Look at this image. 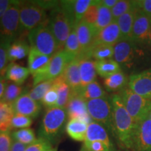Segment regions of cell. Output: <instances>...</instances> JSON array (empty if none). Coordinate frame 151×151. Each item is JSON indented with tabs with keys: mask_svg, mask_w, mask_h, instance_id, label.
Instances as JSON below:
<instances>
[{
	"mask_svg": "<svg viewBox=\"0 0 151 151\" xmlns=\"http://www.w3.org/2000/svg\"><path fill=\"white\" fill-rule=\"evenodd\" d=\"M110 99L112 106L113 135L120 148L132 150L136 122L126 110L118 93L113 94Z\"/></svg>",
	"mask_w": 151,
	"mask_h": 151,
	"instance_id": "6da1fadb",
	"label": "cell"
},
{
	"mask_svg": "<svg viewBox=\"0 0 151 151\" xmlns=\"http://www.w3.org/2000/svg\"><path fill=\"white\" fill-rule=\"evenodd\" d=\"M67 111L59 107L47 109L39 131V137L52 144L60 137L65 129Z\"/></svg>",
	"mask_w": 151,
	"mask_h": 151,
	"instance_id": "7a4b0ae2",
	"label": "cell"
},
{
	"mask_svg": "<svg viewBox=\"0 0 151 151\" xmlns=\"http://www.w3.org/2000/svg\"><path fill=\"white\" fill-rule=\"evenodd\" d=\"M48 27L55 38L60 50H64L68 37L76 27L70 17L60 5L50 11L48 16Z\"/></svg>",
	"mask_w": 151,
	"mask_h": 151,
	"instance_id": "3957f363",
	"label": "cell"
},
{
	"mask_svg": "<svg viewBox=\"0 0 151 151\" xmlns=\"http://www.w3.org/2000/svg\"><path fill=\"white\" fill-rule=\"evenodd\" d=\"M30 47L45 55L52 58L60 51L55 38L48 27L43 24L29 32L27 35Z\"/></svg>",
	"mask_w": 151,
	"mask_h": 151,
	"instance_id": "277c9868",
	"label": "cell"
},
{
	"mask_svg": "<svg viewBox=\"0 0 151 151\" xmlns=\"http://www.w3.org/2000/svg\"><path fill=\"white\" fill-rule=\"evenodd\" d=\"M126 110L136 123L148 116L151 111V100L141 97L129 88L119 92Z\"/></svg>",
	"mask_w": 151,
	"mask_h": 151,
	"instance_id": "5b68a950",
	"label": "cell"
},
{
	"mask_svg": "<svg viewBox=\"0 0 151 151\" xmlns=\"http://www.w3.org/2000/svg\"><path fill=\"white\" fill-rule=\"evenodd\" d=\"M20 22L21 31L30 32L43 24H48L46 10L32 1H21L20 7Z\"/></svg>",
	"mask_w": 151,
	"mask_h": 151,
	"instance_id": "8992f818",
	"label": "cell"
},
{
	"mask_svg": "<svg viewBox=\"0 0 151 151\" xmlns=\"http://www.w3.org/2000/svg\"><path fill=\"white\" fill-rule=\"evenodd\" d=\"M20 1H13L0 20V37L12 43L20 34Z\"/></svg>",
	"mask_w": 151,
	"mask_h": 151,
	"instance_id": "52a82bcc",
	"label": "cell"
},
{
	"mask_svg": "<svg viewBox=\"0 0 151 151\" xmlns=\"http://www.w3.org/2000/svg\"><path fill=\"white\" fill-rule=\"evenodd\" d=\"M86 104L92 120L101 124L113 135L112 106L110 98L106 97L88 100Z\"/></svg>",
	"mask_w": 151,
	"mask_h": 151,
	"instance_id": "ba28073f",
	"label": "cell"
},
{
	"mask_svg": "<svg viewBox=\"0 0 151 151\" xmlns=\"http://www.w3.org/2000/svg\"><path fill=\"white\" fill-rule=\"evenodd\" d=\"M71 61L64 50H60L51 58L46 71L42 74L33 76L34 86L48 80H54L61 76L67 65Z\"/></svg>",
	"mask_w": 151,
	"mask_h": 151,
	"instance_id": "9c48e42d",
	"label": "cell"
},
{
	"mask_svg": "<svg viewBox=\"0 0 151 151\" xmlns=\"http://www.w3.org/2000/svg\"><path fill=\"white\" fill-rule=\"evenodd\" d=\"M132 151H151V119L146 117L136 123Z\"/></svg>",
	"mask_w": 151,
	"mask_h": 151,
	"instance_id": "30bf717a",
	"label": "cell"
},
{
	"mask_svg": "<svg viewBox=\"0 0 151 151\" xmlns=\"http://www.w3.org/2000/svg\"><path fill=\"white\" fill-rule=\"evenodd\" d=\"M132 39L136 43H151V17L139 9L136 12Z\"/></svg>",
	"mask_w": 151,
	"mask_h": 151,
	"instance_id": "8fae6325",
	"label": "cell"
},
{
	"mask_svg": "<svg viewBox=\"0 0 151 151\" xmlns=\"http://www.w3.org/2000/svg\"><path fill=\"white\" fill-rule=\"evenodd\" d=\"M65 109L69 120H80L88 124L92 122L88 113L86 101L78 92H71L70 99Z\"/></svg>",
	"mask_w": 151,
	"mask_h": 151,
	"instance_id": "7c38bea8",
	"label": "cell"
},
{
	"mask_svg": "<svg viewBox=\"0 0 151 151\" xmlns=\"http://www.w3.org/2000/svg\"><path fill=\"white\" fill-rule=\"evenodd\" d=\"M128 88L141 97L151 100V69L132 74L129 77Z\"/></svg>",
	"mask_w": 151,
	"mask_h": 151,
	"instance_id": "4fadbf2b",
	"label": "cell"
},
{
	"mask_svg": "<svg viewBox=\"0 0 151 151\" xmlns=\"http://www.w3.org/2000/svg\"><path fill=\"white\" fill-rule=\"evenodd\" d=\"M93 1L91 0H69L60 1V6L70 17L75 27L83 18L84 15Z\"/></svg>",
	"mask_w": 151,
	"mask_h": 151,
	"instance_id": "5bb4252c",
	"label": "cell"
},
{
	"mask_svg": "<svg viewBox=\"0 0 151 151\" xmlns=\"http://www.w3.org/2000/svg\"><path fill=\"white\" fill-rule=\"evenodd\" d=\"M76 29L81 48V52L78 58H88V52L92 47L95 37L94 30L92 26L83 20L79 22L76 27Z\"/></svg>",
	"mask_w": 151,
	"mask_h": 151,
	"instance_id": "9a60e30c",
	"label": "cell"
},
{
	"mask_svg": "<svg viewBox=\"0 0 151 151\" xmlns=\"http://www.w3.org/2000/svg\"><path fill=\"white\" fill-rule=\"evenodd\" d=\"M15 113L36 118L41 111V103L32 99L28 93H23L12 104Z\"/></svg>",
	"mask_w": 151,
	"mask_h": 151,
	"instance_id": "2e32d148",
	"label": "cell"
},
{
	"mask_svg": "<svg viewBox=\"0 0 151 151\" xmlns=\"http://www.w3.org/2000/svg\"><path fill=\"white\" fill-rule=\"evenodd\" d=\"M113 48V60L120 65H127L131 63L137 52L136 43L132 40L120 39L116 44L114 45Z\"/></svg>",
	"mask_w": 151,
	"mask_h": 151,
	"instance_id": "e0dca14e",
	"label": "cell"
},
{
	"mask_svg": "<svg viewBox=\"0 0 151 151\" xmlns=\"http://www.w3.org/2000/svg\"><path fill=\"white\" fill-rule=\"evenodd\" d=\"M50 60V57L41 53L35 48H30L28 55V69L30 73L32 74V76L42 74L48 67Z\"/></svg>",
	"mask_w": 151,
	"mask_h": 151,
	"instance_id": "ac0fdd59",
	"label": "cell"
},
{
	"mask_svg": "<svg viewBox=\"0 0 151 151\" xmlns=\"http://www.w3.org/2000/svg\"><path fill=\"white\" fill-rule=\"evenodd\" d=\"M120 39L121 35L118 24L116 21H113L96 35L92 46L98 44L114 46Z\"/></svg>",
	"mask_w": 151,
	"mask_h": 151,
	"instance_id": "d6986e66",
	"label": "cell"
},
{
	"mask_svg": "<svg viewBox=\"0 0 151 151\" xmlns=\"http://www.w3.org/2000/svg\"><path fill=\"white\" fill-rule=\"evenodd\" d=\"M62 75L65 77L66 82L70 87L71 92L79 93L82 88H81L79 60L78 58L71 60L68 64Z\"/></svg>",
	"mask_w": 151,
	"mask_h": 151,
	"instance_id": "ffe728a7",
	"label": "cell"
},
{
	"mask_svg": "<svg viewBox=\"0 0 151 151\" xmlns=\"http://www.w3.org/2000/svg\"><path fill=\"white\" fill-rule=\"evenodd\" d=\"M85 141H101L109 148L115 149L106 129L101 124L94 121L88 124Z\"/></svg>",
	"mask_w": 151,
	"mask_h": 151,
	"instance_id": "44dd1931",
	"label": "cell"
},
{
	"mask_svg": "<svg viewBox=\"0 0 151 151\" xmlns=\"http://www.w3.org/2000/svg\"><path fill=\"white\" fill-rule=\"evenodd\" d=\"M78 60L81 88H83L91 83L96 81L97 73L96 70L95 61H93L91 58H82Z\"/></svg>",
	"mask_w": 151,
	"mask_h": 151,
	"instance_id": "7402d4cb",
	"label": "cell"
},
{
	"mask_svg": "<svg viewBox=\"0 0 151 151\" xmlns=\"http://www.w3.org/2000/svg\"><path fill=\"white\" fill-rule=\"evenodd\" d=\"M29 73L28 68L20 66L16 62H11L7 67L5 78L18 86H21L28 78Z\"/></svg>",
	"mask_w": 151,
	"mask_h": 151,
	"instance_id": "603a6c76",
	"label": "cell"
},
{
	"mask_svg": "<svg viewBox=\"0 0 151 151\" xmlns=\"http://www.w3.org/2000/svg\"><path fill=\"white\" fill-rule=\"evenodd\" d=\"M53 86L55 87L58 92V99L55 107L66 109L71 94V90L67 83L66 82L63 75L53 80Z\"/></svg>",
	"mask_w": 151,
	"mask_h": 151,
	"instance_id": "cb8c5ba5",
	"label": "cell"
},
{
	"mask_svg": "<svg viewBox=\"0 0 151 151\" xmlns=\"http://www.w3.org/2000/svg\"><path fill=\"white\" fill-rule=\"evenodd\" d=\"M88 124L80 120H69L66 124L65 129L67 134L73 140L85 141Z\"/></svg>",
	"mask_w": 151,
	"mask_h": 151,
	"instance_id": "d4e9b609",
	"label": "cell"
},
{
	"mask_svg": "<svg viewBox=\"0 0 151 151\" xmlns=\"http://www.w3.org/2000/svg\"><path fill=\"white\" fill-rule=\"evenodd\" d=\"M138 10H132L120 16L116 20L120 31L121 39L132 40V29L134 22L136 12Z\"/></svg>",
	"mask_w": 151,
	"mask_h": 151,
	"instance_id": "484cf974",
	"label": "cell"
},
{
	"mask_svg": "<svg viewBox=\"0 0 151 151\" xmlns=\"http://www.w3.org/2000/svg\"><path fill=\"white\" fill-rule=\"evenodd\" d=\"M30 46L25 41L18 39L11 44L8 50L9 62H15L17 60L23 59L29 55Z\"/></svg>",
	"mask_w": 151,
	"mask_h": 151,
	"instance_id": "4316f807",
	"label": "cell"
},
{
	"mask_svg": "<svg viewBox=\"0 0 151 151\" xmlns=\"http://www.w3.org/2000/svg\"><path fill=\"white\" fill-rule=\"evenodd\" d=\"M129 78L122 71L104 78V85L109 92H120L128 86Z\"/></svg>",
	"mask_w": 151,
	"mask_h": 151,
	"instance_id": "83f0119b",
	"label": "cell"
},
{
	"mask_svg": "<svg viewBox=\"0 0 151 151\" xmlns=\"http://www.w3.org/2000/svg\"><path fill=\"white\" fill-rule=\"evenodd\" d=\"M114 46L106 44H98L92 46L88 52V58L94 59L96 61L110 60L113 58Z\"/></svg>",
	"mask_w": 151,
	"mask_h": 151,
	"instance_id": "f1b7e54d",
	"label": "cell"
},
{
	"mask_svg": "<svg viewBox=\"0 0 151 151\" xmlns=\"http://www.w3.org/2000/svg\"><path fill=\"white\" fill-rule=\"evenodd\" d=\"M97 74L102 78H107L121 71L120 65L113 59L95 61Z\"/></svg>",
	"mask_w": 151,
	"mask_h": 151,
	"instance_id": "f546056e",
	"label": "cell"
},
{
	"mask_svg": "<svg viewBox=\"0 0 151 151\" xmlns=\"http://www.w3.org/2000/svg\"><path fill=\"white\" fill-rule=\"evenodd\" d=\"M113 22V18L111 9H108L100 3L97 21H96L94 25L92 27L95 37L100 31H101L105 27H106Z\"/></svg>",
	"mask_w": 151,
	"mask_h": 151,
	"instance_id": "4dcf8cb0",
	"label": "cell"
},
{
	"mask_svg": "<svg viewBox=\"0 0 151 151\" xmlns=\"http://www.w3.org/2000/svg\"><path fill=\"white\" fill-rule=\"evenodd\" d=\"M15 114L12 105L0 101V132H10Z\"/></svg>",
	"mask_w": 151,
	"mask_h": 151,
	"instance_id": "1f68e13d",
	"label": "cell"
},
{
	"mask_svg": "<svg viewBox=\"0 0 151 151\" xmlns=\"http://www.w3.org/2000/svg\"><path fill=\"white\" fill-rule=\"evenodd\" d=\"M79 94L86 101L108 97L106 92L97 81L92 82L82 88L79 92Z\"/></svg>",
	"mask_w": 151,
	"mask_h": 151,
	"instance_id": "d6a6232c",
	"label": "cell"
},
{
	"mask_svg": "<svg viewBox=\"0 0 151 151\" xmlns=\"http://www.w3.org/2000/svg\"><path fill=\"white\" fill-rule=\"evenodd\" d=\"M64 50L67 54L71 60L78 58L81 52V48L76 27L73 28L68 37L65 47H64Z\"/></svg>",
	"mask_w": 151,
	"mask_h": 151,
	"instance_id": "836d02e7",
	"label": "cell"
},
{
	"mask_svg": "<svg viewBox=\"0 0 151 151\" xmlns=\"http://www.w3.org/2000/svg\"><path fill=\"white\" fill-rule=\"evenodd\" d=\"M132 10H139L137 1H127V0L118 1L116 6L111 9L113 21H116L122 15Z\"/></svg>",
	"mask_w": 151,
	"mask_h": 151,
	"instance_id": "e575fe53",
	"label": "cell"
},
{
	"mask_svg": "<svg viewBox=\"0 0 151 151\" xmlns=\"http://www.w3.org/2000/svg\"><path fill=\"white\" fill-rule=\"evenodd\" d=\"M11 137L13 140L21 143L25 146H29L37 139L34 130L30 128L16 130L11 133Z\"/></svg>",
	"mask_w": 151,
	"mask_h": 151,
	"instance_id": "d590c367",
	"label": "cell"
},
{
	"mask_svg": "<svg viewBox=\"0 0 151 151\" xmlns=\"http://www.w3.org/2000/svg\"><path fill=\"white\" fill-rule=\"evenodd\" d=\"M22 94H23V88L21 86L11 83L7 84L1 101L12 105Z\"/></svg>",
	"mask_w": 151,
	"mask_h": 151,
	"instance_id": "8d00e7d4",
	"label": "cell"
},
{
	"mask_svg": "<svg viewBox=\"0 0 151 151\" xmlns=\"http://www.w3.org/2000/svg\"><path fill=\"white\" fill-rule=\"evenodd\" d=\"M52 85H53V80L43 81L34 86V88L28 92V94L32 99L37 102L41 103L44 95L52 88Z\"/></svg>",
	"mask_w": 151,
	"mask_h": 151,
	"instance_id": "74e56055",
	"label": "cell"
},
{
	"mask_svg": "<svg viewBox=\"0 0 151 151\" xmlns=\"http://www.w3.org/2000/svg\"><path fill=\"white\" fill-rule=\"evenodd\" d=\"M11 43L0 37V76H5L9 66L8 50Z\"/></svg>",
	"mask_w": 151,
	"mask_h": 151,
	"instance_id": "f35d334b",
	"label": "cell"
},
{
	"mask_svg": "<svg viewBox=\"0 0 151 151\" xmlns=\"http://www.w3.org/2000/svg\"><path fill=\"white\" fill-rule=\"evenodd\" d=\"M32 118L23 115L15 113L11 120V129L29 128L32 124Z\"/></svg>",
	"mask_w": 151,
	"mask_h": 151,
	"instance_id": "ab89813d",
	"label": "cell"
},
{
	"mask_svg": "<svg viewBox=\"0 0 151 151\" xmlns=\"http://www.w3.org/2000/svg\"><path fill=\"white\" fill-rule=\"evenodd\" d=\"M99 4L100 1H93V2L88 9L84 15L83 18V20H85L87 23L89 24L92 27H93L97 21Z\"/></svg>",
	"mask_w": 151,
	"mask_h": 151,
	"instance_id": "60d3db41",
	"label": "cell"
},
{
	"mask_svg": "<svg viewBox=\"0 0 151 151\" xmlns=\"http://www.w3.org/2000/svg\"><path fill=\"white\" fill-rule=\"evenodd\" d=\"M58 99V92H57L55 87L53 86V85H52V88L44 95L41 104H42L47 109L53 108V107L56 106Z\"/></svg>",
	"mask_w": 151,
	"mask_h": 151,
	"instance_id": "b9f144b4",
	"label": "cell"
},
{
	"mask_svg": "<svg viewBox=\"0 0 151 151\" xmlns=\"http://www.w3.org/2000/svg\"><path fill=\"white\" fill-rule=\"evenodd\" d=\"M83 147L88 151H117L101 141H84Z\"/></svg>",
	"mask_w": 151,
	"mask_h": 151,
	"instance_id": "7bdbcfd3",
	"label": "cell"
},
{
	"mask_svg": "<svg viewBox=\"0 0 151 151\" xmlns=\"http://www.w3.org/2000/svg\"><path fill=\"white\" fill-rule=\"evenodd\" d=\"M52 146V144L46 139L39 137L35 142L27 146L25 151H45Z\"/></svg>",
	"mask_w": 151,
	"mask_h": 151,
	"instance_id": "ee69618b",
	"label": "cell"
},
{
	"mask_svg": "<svg viewBox=\"0 0 151 151\" xmlns=\"http://www.w3.org/2000/svg\"><path fill=\"white\" fill-rule=\"evenodd\" d=\"M12 143L10 132H0V151H11Z\"/></svg>",
	"mask_w": 151,
	"mask_h": 151,
	"instance_id": "f6af8a7d",
	"label": "cell"
},
{
	"mask_svg": "<svg viewBox=\"0 0 151 151\" xmlns=\"http://www.w3.org/2000/svg\"><path fill=\"white\" fill-rule=\"evenodd\" d=\"M34 2L44 10L51 9V11L59 6L60 4V1H34Z\"/></svg>",
	"mask_w": 151,
	"mask_h": 151,
	"instance_id": "bcb514c9",
	"label": "cell"
},
{
	"mask_svg": "<svg viewBox=\"0 0 151 151\" xmlns=\"http://www.w3.org/2000/svg\"><path fill=\"white\" fill-rule=\"evenodd\" d=\"M137 4L139 10L151 17V0H140L137 1Z\"/></svg>",
	"mask_w": 151,
	"mask_h": 151,
	"instance_id": "7dc6e473",
	"label": "cell"
},
{
	"mask_svg": "<svg viewBox=\"0 0 151 151\" xmlns=\"http://www.w3.org/2000/svg\"><path fill=\"white\" fill-rule=\"evenodd\" d=\"M13 1L11 0H0V20L2 18L7 9L11 5Z\"/></svg>",
	"mask_w": 151,
	"mask_h": 151,
	"instance_id": "c3c4849f",
	"label": "cell"
},
{
	"mask_svg": "<svg viewBox=\"0 0 151 151\" xmlns=\"http://www.w3.org/2000/svg\"><path fill=\"white\" fill-rule=\"evenodd\" d=\"M27 146L19 143L18 141L13 140L12 145H11V151H25V149Z\"/></svg>",
	"mask_w": 151,
	"mask_h": 151,
	"instance_id": "681fc988",
	"label": "cell"
},
{
	"mask_svg": "<svg viewBox=\"0 0 151 151\" xmlns=\"http://www.w3.org/2000/svg\"><path fill=\"white\" fill-rule=\"evenodd\" d=\"M7 86L6 79L4 78V76H0V101H1L2 98L4 94V92Z\"/></svg>",
	"mask_w": 151,
	"mask_h": 151,
	"instance_id": "f907efd6",
	"label": "cell"
},
{
	"mask_svg": "<svg viewBox=\"0 0 151 151\" xmlns=\"http://www.w3.org/2000/svg\"><path fill=\"white\" fill-rule=\"evenodd\" d=\"M118 0H102V1H100V3H101V4L111 10L118 3Z\"/></svg>",
	"mask_w": 151,
	"mask_h": 151,
	"instance_id": "816d5d0a",
	"label": "cell"
},
{
	"mask_svg": "<svg viewBox=\"0 0 151 151\" xmlns=\"http://www.w3.org/2000/svg\"><path fill=\"white\" fill-rule=\"evenodd\" d=\"M45 151H57V150H56L55 148H52V147L51 146V147H50V148H48V149H47V150H46Z\"/></svg>",
	"mask_w": 151,
	"mask_h": 151,
	"instance_id": "f5cc1de1",
	"label": "cell"
},
{
	"mask_svg": "<svg viewBox=\"0 0 151 151\" xmlns=\"http://www.w3.org/2000/svg\"><path fill=\"white\" fill-rule=\"evenodd\" d=\"M80 151H88L86 150V149H85L83 147H82V148H81V150Z\"/></svg>",
	"mask_w": 151,
	"mask_h": 151,
	"instance_id": "db71d44e",
	"label": "cell"
},
{
	"mask_svg": "<svg viewBox=\"0 0 151 151\" xmlns=\"http://www.w3.org/2000/svg\"><path fill=\"white\" fill-rule=\"evenodd\" d=\"M148 117L149 118H150V119H151V111L150 112V113H149V115H148Z\"/></svg>",
	"mask_w": 151,
	"mask_h": 151,
	"instance_id": "11a10c76",
	"label": "cell"
},
{
	"mask_svg": "<svg viewBox=\"0 0 151 151\" xmlns=\"http://www.w3.org/2000/svg\"><path fill=\"white\" fill-rule=\"evenodd\" d=\"M117 151H119V150H117Z\"/></svg>",
	"mask_w": 151,
	"mask_h": 151,
	"instance_id": "9f6ffc18",
	"label": "cell"
}]
</instances>
